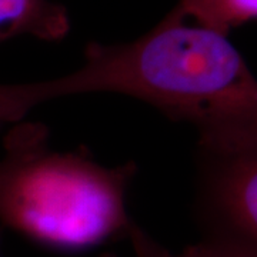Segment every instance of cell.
I'll use <instances>...</instances> for the list:
<instances>
[{"instance_id": "6", "label": "cell", "mask_w": 257, "mask_h": 257, "mask_svg": "<svg viewBox=\"0 0 257 257\" xmlns=\"http://www.w3.org/2000/svg\"><path fill=\"white\" fill-rule=\"evenodd\" d=\"M126 237L132 246V257H257V248L221 246L206 241L187 246L182 251H170L156 239H153L146 230L136 221L130 226ZM101 257H119L116 254H104Z\"/></svg>"}, {"instance_id": "1", "label": "cell", "mask_w": 257, "mask_h": 257, "mask_svg": "<svg viewBox=\"0 0 257 257\" xmlns=\"http://www.w3.org/2000/svg\"><path fill=\"white\" fill-rule=\"evenodd\" d=\"M96 93L143 101L194 128L197 142L257 139V80L244 57L229 37L189 22L176 8L133 42L89 43L84 63L70 73L0 83V119L10 126L39 104Z\"/></svg>"}, {"instance_id": "2", "label": "cell", "mask_w": 257, "mask_h": 257, "mask_svg": "<svg viewBox=\"0 0 257 257\" xmlns=\"http://www.w3.org/2000/svg\"><path fill=\"white\" fill-rule=\"evenodd\" d=\"M0 223L45 247L79 251L127 234L135 162L99 163L89 150L62 152L49 128L22 120L3 136Z\"/></svg>"}, {"instance_id": "4", "label": "cell", "mask_w": 257, "mask_h": 257, "mask_svg": "<svg viewBox=\"0 0 257 257\" xmlns=\"http://www.w3.org/2000/svg\"><path fill=\"white\" fill-rule=\"evenodd\" d=\"M70 30L64 6L52 0H0V43L29 36L55 42Z\"/></svg>"}, {"instance_id": "5", "label": "cell", "mask_w": 257, "mask_h": 257, "mask_svg": "<svg viewBox=\"0 0 257 257\" xmlns=\"http://www.w3.org/2000/svg\"><path fill=\"white\" fill-rule=\"evenodd\" d=\"M175 8L189 22L221 36L257 16V0H179Z\"/></svg>"}, {"instance_id": "3", "label": "cell", "mask_w": 257, "mask_h": 257, "mask_svg": "<svg viewBox=\"0 0 257 257\" xmlns=\"http://www.w3.org/2000/svg\"><path fill=\"white\" fill-rule=\"evenodd\" d=\"M193 211L200 241L257 248V139L196 142Z\"/></svg>"}]
</instances>
